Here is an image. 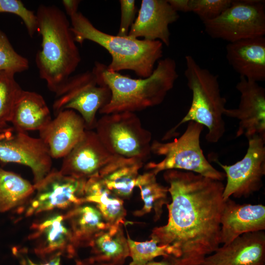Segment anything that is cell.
Instances as JSON below:
<instances>
[{"mask_svg":"<svg viewBox=\"0 0 265 265\" xmlns=\"http://www.w3.org/2000/svg\"><path fill=\"white\" fill-rule=\"evenodd\" d=\"M74 265H107L96 262L93 260L90 257L88 258L77 260L76 261Z\"/></svg>","mask_w":265,"mask_h":265,"instance_id":"cell-38","label":"cell"},{"mask_svg":"<svg viewBox=\"0 0 265 265\" xmlns=\"http://www.w3.org/2000/svg\"><path fill=\"white\" fill-rule=\"evenodd\" d=\"M86 130L82 117L75 110L59 112L39 132L52 159L64 158L81 139Z\"/></svg>","mask_w":265,"mask_h":265,"instance_id":"cell-17","label":"cell"},{"mask_svg":"<svg viewBox=\"0 0 265 265\" xmlns=\"http://www.w3.org/2000/svg\"><path fill=\"white\" fill-rule=\"evenodd\" d=\"M14 76L12 72L0 71V130L10 122L16 104L23 90Z\"/></svg>","mask_w":265,"mask_h":265,"instance_id":"cell-28","label":"cell"},{"mask_svg":"<svg viewBox=\"0 0 265 265\" xmlns=\"http://www.w3.org/2000/svg\"><path fill=\"white\" fill-rule=\"evenodd\" d=\"M52 120L43 97L35 92L23 90L15 106L10 122L20 131H40Z\"/></svg>","mask_w":265,"mask_h":265,"instance_id":"cell-23","label":"cell"},{"mask_svg":"<svg viewBox=\"0 0 265 265\" xmlns=\"http://www.w3.org/2000/svg\"><path fill=\"white\" fill-rule=\"evenodd\" d=\"M14 254L18 256L20 265H60L61 256L52 258L44 264H36L33 262L26 254L20 251L14 250Z\"/></svg>","mask_w":265,"mask_h":265,"instance_id":"cell-34","label":"cell"},{"mask_svg":"<svg viewBox=\"0 0 265 265\" xmlns=\"http://www.w3.org/2000/svg\"><path fill=\"white\" fill-rule=\"evenodd\" d=\"M144 162L137 158L115 156L96 176L116 196L123 200L128 199Z\"/></svg>","mask_w":265,"mask_h":265,"instance_id":"cell-22","label":"cell"},{"mask_svg":"<svg viewBox=\"0 0 265 265\" xmlns=\"http://www.w3.org/2000/svg\"><path fill=\"white\" fill-rule=\"evenodd\" d=\"M185 61L184 74L192 95L191 106L185 116L165 137L169 138L182 124L194 121L207 128V141L216 143L225 132L223 116L226 108V100L221 95L218 76L201 67L191 55H186Z\"/></svg>","mask_w":265,"mask_h":265,"instance_id":"cell-5","label":"cell"},{"mask_svg":"<svg viewBox=\"0 0 265 265\" xmlns=\"http://www.w3.org/2000/svg\"><path fill=\"white\" fill-rule=\"evenodd\" d=\"M0 13H9L19 16L24 22L30 37H33L37 31L36 14L27 9L21 0H0Z\"/></svg>","mask_w":265,"mask_h":265,"instance_id":"cell-31","label":"cell"},{"mask_svg":"<svg viewBox=\"0 0 265 265\" xmlns=\"http://www.w3.org/2000/svg\"><path fill=\"white\" fill-rule=\"evenodd\" d=\"M233 0H190V12L203 22L218 17L231 5Z\"/></svg>","mask_w":265,"mask_h":265,"instance_id":"cell-32","label":"cell"},{"mask_svg":"<svg viewBox=\"0 0 265 265\" xmlns=\"http://www.w3.org/2000/svg\"><path fill=\"white\" fill-rule=\"evenodd\" d=\"M203 127L197 122L189 121L179 138L165 143L154 140L151 145V152L164 158L159 162H148L145 169L157 175L160 172L170 169L190 171L222 181L225 178V173L209 163L201 149L200 138Z\"/></svg>","mask_w":265,"mask_h":265,"instance_id":"cell-6","label":"cell"},{"mask_svg":"<svg viewBox=\"0 0 265 265\" xmlns=\"http://www.w3.org/2000/svg\"><path fill=\"white\" fill-rule=\"evenodd\" d=\"M220 243L227 244L242 234L264 231L265 206L236 203L228 198L221 214Z\"/></svg>","mask_w":265,"mask_h":265,"instance_id":"cell-19","label":"cell"},{"mask_svg":"<svg viewBox=\"0 0 265 265\" xmlns=\"http://www.w3.org/2000/svg\"><path fill=\"white\" fill-rule=\"evenodd\" d=\"M226 57L240 77L257 82L265 81V36L229 43L226 47Z\"/></svg>","mask_w":265,"mask_h":265,"instance_id":"cell-20","label":"cell"},{"mask_svg":"<svg viewBox=\"0 0 265 265\" xmlns=\"http://www.w3.org/2000/svg\"><path fill=\"white\" fill-rule=\"evenodd\" d=\"M87 180L52 170L37 184L27 207L30 216L54 209H70L84 203V190Z\"/></svg>","mask_w":265,"mask_h":265,"instance_id":"cell-12","label":"cell"},{"mask_svg":"<svg viewBox=\"0 0 265 265\" xmlns=\"http://www.w3.org/2000/svg\"><path fill=\"white\" fill-rule=\"evenodd\" d=\"M0 160L26 165L32 172L34 184L39 183L50 171L52 158L40 138L29 136L13 127L0 130Z\"/></svg>","mask_w":265,"mask_h":265,"instance_id":"cell-11","label":"cell"},{"mask_svg":"<svg viewBox=\"0 0 265 265\" xmlns=\"http://www.w3.org/2000/svg\"><path fill=\"white\" fill-rule=\"evenodd\" d=\"M157 175L151 171L139 174L135 182V187L140 191L144 205L142 208L135 211L133 214L135 216H142L153 211L154 220L157 221L162 215L164 205L169 203L168 197V187L157 182Z\"/></svg>","mask_w":265,"mask_h":265,"instance_id":"cell-26","label":"cell"},{"mask_svg":"<svg viewBox=\"0 0 265 265\" xmlns=\"http://www.w3.org/2000/svg\"><path fill=\"white\" fill-rule=\"evenodd\" d=\"M203 23L208 35L229 43L265 36V1L232 0L218 17Z\"/></svg>","mask_w":265,"mask_h":265,"instance_id":"cell-8","label":"cell"},{"mask_svg":"<svg viewBox=\"0 0 265 265\" xmlns=\"http://www.w3.org/2000/svg\"><path fill=\"white\" fill-rule=\"evenodd\" d=\"M55 95L53 105L54 114L66 109L75 110L83 119L86 130H90L95 128L97 111L111 98L109 88L89 71L71 76Z\"/></svg>","mask_w":265,"mask_h":265,"instance_id":"cell-9","label":"cell"},{"mask_svg":"<svg viewBox=\"0 0 265 265\" xmlns=\"http://www.w3.org/2000/svg\"><path fill=\"white\" fill-rule=\"evenodd\" d=\"M96 133L111 154L143 161L150 155L152 134L135 113L104 114L97 120Z\"/></svg>","mask_w":265,"mask_h":265,"instance_id":"cell-7","label":"cell"},{"mask_svg":"<svg viewBox=\"0 0 265 265\" xmlns=\"http://www.w3.org/2000/svg\"><path fill=\"white\" fill-rule=\"evenodd\" d=\"M179 18L167 0H142L137 17L132 25L128 36L149 41L159 40L170 45L169 26Z\"/></svg>","mask_w":265,"mask_h":265,"instance_id":"cell-16","label":"cell"},{"mask_svg":"<svg viewBox=\"0 0 265 265\" xmlns=\"http://www.w3.org/2000/svg\"><path fill=\"white\" fill-rule=\"evenodd\" d=\"M103 145L95 131L86 130L81 139L63 159L62 174L88 179L99 174L115 157Z\"/></svg>","mask_w":265,"mask_h":265,"instance_id":"cell-14","label":"cell"},{"mask_svg":"<svg viewBox=\"0 0 265 265\" xmlns=\"http://www.w3.org/2000/svg\"><path fill=\"white\" fill-rule=\"evenodd\" d=\"M77 248L87 247L95 237L110 226L92 204L83 203L63 215Z\"/></svg>","mask_w":265,"mask_h":265,"instance_id":"cell-21","label":"cell"},{"mask_svg":"<svg viewBox=\"0 0 265 265\" xmlns=\"http://www.w3.org/2000/svg\"><path fill=\"white\" fill-rule=\"evenodd\" d=\"M92 72L98 81L106 85L111 92L110 101L99 110L103 115L135 113L159 105L178 78L176 63L170 57L159 60L152 74L146 78L132 79L119 72H110L107 65L97 61Z\"/></svg>","mask_w":265,"mask_h":265,"instance_id":"cell-2","label":"cell"},{"mask_svg":"<svg viewBox=\"0 0 265 265\" xmlns=\"http://www.w3.org/2000/svg\"><path fill=\"white\" fill-rule=\"evenodd\" d=\"M71 19V31L76 42L82 44L89 40L102 46L110 53L111 61L108 71L119 72L131 70L141 78L149 77L156 62L163 54V44L160 41L140 40L129 36L107 34L100 30L81 12Z\"/></svg>","mask_w":265,"mask_h":265,"instance_id":"cell-4","label":"cell"},{"mask_svg":"<svg viewBox=\"0 0 265 265\" xmlns=\"http://www.w3.org/2000/svg\"><path fill=\"white\" fill-rule=\"evenodd\" d=\"M41 48L35 62L40 77L55 94L65 85L81 61L79 49L64 12L55 5L41 4L36 13Z\"/></svg>","mask_w":265,"mask_h":265,"instance_id":"cell-3","label":"cell"},{"mask_svg":"<svg viewBox=\"0 0 265 265\" xmlns=\"http://www.w3.org/2000/svg\"><path fill=\"white\" fill-rule=\"evenodd\" d=\"M28 237L36 255L46 261L56 256L72 258L78 250L63 215H53L33 223Z\"/></svg>","mask_w":265,"mask_h":265,"instance_id":"cell-15","label":"cell"},{"mask_svg":"<svg viewBox=\"0 0 265 265\" xmlns=\"http://www.w3.org/2000/svg\"><path fill=\"white\" fill-rule=\"evenodd\" d=\"M127 238L132 262L129 265H145L159 256L167 257L171 255V249L167 245L160 246L157 241L151 238L143 242L132 240L128 232Z\"/></svg>","mask_w":265,"mask_h":265,"instance_id":"cell-29","label":"cell"},{"mask_svg":"<svg viewBox=\"0 0 265 265\" xmlns=\"http://www.w3.org/2000/svg\"><path fill=\"white\" fill-rule=\"evenodd\" d=\"M169 4L176 12H190V0H167Z\"/></svg>","mask_w":265,"mask_h":265,"instance_id":"cell-35","label":"cell"},{"mask_svg":"<svg viewBox=\"0 0 265 265\" xmlns=\"http://www.w3.org/2000/svg\"><path fill=\"white\" fill-rule=\"evenodd\" d=\"M171 202L168 219L150 236L168 246L179 265H201L220 243V219L225 201L222 181L177 169L164 171Z\"/></svg>","mask_w":265,"mask_h":265,"instance_id":"cell-1","label":"cell"},{"mask_svg":"<svg viewBox=\"0 0 265 265\" xmlns=\"http://www.w3.org/2000/svg\"><path fill=\"white\" fill-rule=\"evenodd\" d=\"M145 265H179L174 258L169 255L163 257L160 261H154V260L148 263Z\"/></svg>","mask_w":265,"mask_h":265,"instance_id":"cell-37","label":"cell"},{"mask_svg":"<svg viewBox=\"0 0 265 265\" xmlns=\"http://www.w3.org/2000/svg\"><path fill=\"white\" fill-rule=\"evenodd\" d=\"M123 224L110 226L98 234L89 244L94 261L107 265H123L130 257L127 238L124 236Z\"/></svg>","mask_w":265,"mask_h":265,"instance_id":"cell-24","label":"cell"},{"mask_svg":"<svg viewBox=\"0 0 265 265\" xmlns=\"http://www.w3.org/2000/svg\"><path fill=\"white\" fill-rule=\"evenodd\" d=\"M240 93L236 108H226L224 115L239 121L236 137L247 139L258 135L265 138V89L258 82L240 77L236 86Z\"/></svg>","mask_w":265,"mask_h":265,"instance_id":"cell-13","label":"cell"},{"mask_svg":"<svg viewBox=\"0 0 265 265\" xmlns=\"http://www.w3.org/2000/svg\"><path fill=\"white\" fill-rule=\"evenodd\" d=\"M201 265H265L264 231L242 234L219 246Z\"/></svg>","mask_w":265,"mask_h":265,"instance_id":"cell-18","label":"cell"},{"mask_svg":"<svg viewBox=\"0 0 265 265\" xmlns=\"http://www.w3.org/2000/svg\"><path fill=\"white\" fill-rule=\"evenodd\" d=\"M121 9V20L117 35L127 36L134 22L137 11L134 0H119Z\"/></svg>","mask_w":265,"mask_h":265,"instance_id":"cell-33","label":"cell"},{"mask_svg":"<svg viewBox=\"0 0 265 265\" xmlns=\"http://www.w3.org/2000/svg\"><path fill=\"white\" fill-rule=\"evenodd\" d=\"M84 201L93 205L110 226L126 225L127 212L123 200L108 189L97 176L86 180Z\"/></svg>","mask_w":265,"mask_h":265,"instance_id":"cell-25","label":"cell"},{"mask_svg":"<svg viewBox=\"0 0 265 265\" xmlns=\"http://www.w3.org/2000/svg\"><path fill=\"white\" fill-rule=\"evenodd\" d=\"M80 0H63L62 3L65 8L66 13L70 17L78 12V7Z\"/></svg>","mask_w":265,"mask_h":265,"instance_id":"cell-36","label":"cell"},{"mask_svg":"<svg viewBox=\"0 0 265 265\" xmlns=\"http://www.w3.org/2000/svg\"><path fill=\"white\" fill-rule=\"evenodd\" d=\"M248 147L244 157L235 163L224 165L216 161L226 178L223 198L248 197L263 186L265 175V138L255 135L248 139Z\"/></svg>","mask_w":265,"mask_h":265,"instance_id":"cell-10","label":"cell"},{"mask_svg":"<svg viewBox=\"0 0 265 265\" xmlns=\"http://www.w3.org/2000/svg\"><path fill=\"white\" fill-rule=\"evenodd\" d=\"M34 185L20 175L0 167V212L8 211L33 195Z\"/></svg>","mask_w":265,"mask_h":265,"instance_id":"cell-27","label":"cell"},{"mask_svg":"<svg viewBox=\"0 0 265 265\" xmlns=\"http://www.w3.org/2000/svg\"><path fill=\"white\" fill-rule=\"evenodd\" d=\"M28 68V59L15 51L6 34L0 29V71L15 74Z\"/></svg>","mask_w":265,"mask_h":265,"instance_id":"cell-30","label":"cell"}]
</instances>
